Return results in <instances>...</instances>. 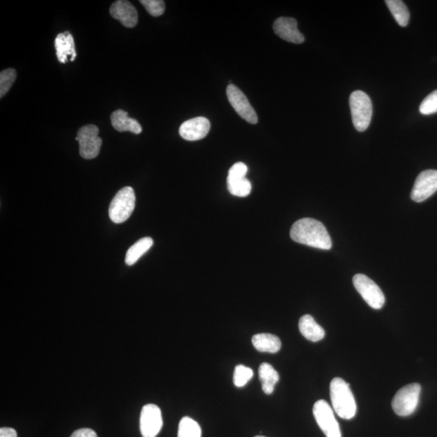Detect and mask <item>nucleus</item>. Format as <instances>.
Listing matches in <instances>:
<instances>
[{"instance_id": "nucleus-4", "label": "nucleus", "mask_w": 437, "mask_h": 437, "mask_svg": "<svg viewBox=\"0 0 437 437\" xmlns=\"http://www.w3.org/2000/svg\"><path fill=\"white\" fill-rule=\"evenodd\" d=\"M134 207H136V194L133 188L124 187L112 199L109 208L110 218L113 223H124L131 217Z\"/></svg>"}, {"instance_id": "nucleus-2", "label": "nucleus", "mask_w": 437, "mask_h": 437, "mask_svg": "<svg viewBox=\"0 0 437 437\" xmlns=\"http://www.w3.org/2000/svg\"><path fill=\"white\" fill-rule=\"evenodd\" d=\"M331 399L334 411L340 418L352 419L356 414V403L350 385L339 377L331 382Z\"/></svg>"}, {"instance_id": "nucleus-7", "label": "nucleus", "mask_w": 437, "mask_h": 437, "mask_svg": "<svg viewBox=\"0 0 437 437\" xmlns=\"http://www.w3.org/2000/svg\"><path fill=\"white\" fill-rule=\"evenodd\" d=\"M99 129L95 125L81 127L75 139L80 144V155L86 160L94 159L99 155L102 139L99 136Z\"/></svg>"}, {"instance_id": "nucleus-25", "label": "nucleus", "mask_w": 437, "mask_h": 437, "mask_svg": "<svg viewBox=\"0 0 437 437\" xmlns=\"http://www.w3.org/2000/svg\"><path fill=\"white\" fill-rule=\"evenodd\" d=\"M253 376V370L243 365L236 366L234 374V383L236 387L245 386Z\"/></svg>"}, {"instance_id": "nucleus-30", "label": "nucleus", "mask_w": 437, "mask_h": 437, "mask_svg": "<svg viewBox=\"0 0 437 437\" xmlns=\"http://www.w3.org/2000/svg\"><path fill=\"white\" fill-rule=\"evenodd\" d=\"M0 437H18V433L12 428H1L0 429Z\"/></svg>"}, {"instance_id": "nucleus-17", "label": "nucleus", "mask_w": 437, "mask_h": 437, "mask_svg": "<svg viewBox=\"0 0 437 437\" xmlns=\"http://www.w3.org/2000/svg\"><path fill=\"white\" fill-rule=\"evenodd\" d=\"M299 330L302 336L311 342L320 341L325 337V331L316 322L311 315H306L300 317Z\"/></svg>"}, {"instance_id": "nucleus-10", "label": "nucleus", "mask_w": 437, "mask_h": 437, "mask_svg": "<svg viewBox=\"0 0 437 437\" xmlns=\"http://www.w3.org/2000/svg\"><path fill=\"white\" fill-rule=\"evenodd\" d=\"M437 191V170H429L420 172L415 180L411 198L414 202L421 203Z\"/></svg>"}, {"instance_id": "nucleus-6", "label": "nucleus", "mask_w": 437, "mask_h": 437, "mask_svg": "<svg viewBox=\"0 0 437 437\" xmlns=\"http://www.w3.org/2000/svg\"><path fill=\"white\" fill-rule=\"evenodd\" d=\"M353 284L366 303L372 309L380 310L384 305L386 298L379 286L362 274H355Z\"/></svg>"}, {"instance_id": "nucleus-26", "label": "nucleus", "mask_w": 437, "mask_h": 437, "mask_svg": "<svg viewBox=\"0 0 437 437\" xmlns=\"http://www.w3.org/2000/svg\"><path fill=\"white\" fill-rule=\"evenodd\" d=\"M419 112L424 115L437 113V90L430 94L419 106Z\"/></svg>"}, {"instance_id": "nucleus-29", "label": "nucleus", "mask_w": 437, "mask_h": 437, "mask_svg": "<svg viewBox=\"0 0 437 437\" xmlns=\"http://www.w3.org/2000/svg\"><path fill=\"white\" fill-rule=\"evenodd\" d=\"M71 437H99L94 430L90 429H81L74 431Z\"/></svg>"}, {"instance_id": "nucleus-18", "label": "nucleus", "mask_w": 437, "mask_h": 437, "mask_svg": "<svg viewBox=\"0 0 437 437\" xmlns=\"http://www.w3.org/2000/svg\"><path fill=\"white\" fill-rule=\"evenodd\" d=\"M253 347L261 353H277L281 348L279 338L272 334H258L252 338Z\"/></svg>"}, {"instance_id": "nucleus-13", "label": "nucleus", "mask_w": 437, "mask_h": 437, "mask_svg": "<svg viewBox=\"0 0 437 437\" xmlns=\"http://www.w3.org/2000/svg\"><path fill=\"white\" fill-rule=\"evenodd\" d=\"M274 32L280 39L294 44H301L305 37L298 28V21L291 18H279L273 25Z\"/></svg>"}, {"instance_id": "nucleus-21", "label": "nucleus", "mask_w": 437, "mask_h": 437, "mask_svg": "<svg viewBox=\"0 0 437 437\" xmlns=\"http://www.w3.org/2000/svg\"><path fill=\"white\" fill-rule=\"evenodd\" d=\"M386 4L397 23L402 27H406L410 20V13L406 4L401 0H386Z\"/></svg>"}, {"instance_id": "nucleus-23", "label": "nucleus", "mask_w": 437, "mask_h": 437, "mask_svg": "<svg viewBox=\"0 0 437 437\" xmlns=\"http://www.w3.org/2000/svg\"><path fill=\"white\" fill-rule=\"evenodd\" d=\"M227 184H228V190L230 194L237 197H246L249 196L252 190L251 183L246 177L227 180Z\"/></svg>"}, {"instance_id": "nucleus-9", "label": "nucleus", "mask_w": 437, "mask_h": 437, "mask_svg": "<svg viewBox=\"0 0 437 437\" xmlns=\"http://www.w3.org/2000/svg\"><path fill=\"white\" fill-rule=\"evenodd\" d=\"M139 424L143 437L158 436L163 426L160 407L155 404L145 405L140 414Z\"/></svg>"}, {"instance_id": "nucleus-14", "label": "nucleus", "mask_w": 437, "mask_h": 437, "mask_svg": "<svg viewBox=\"0 0 437 437\" xmlns=\"http://www.w3.org/2000/svg\"><path fill=\"white\" fill-rule=\"evenodd\" d=\"M110 13L113 18L120 20L127 28H134L138 23L137 10L126 0H118L113 3Z\"/></svg>"}, {"instance_id": "nucleus-27", "label": "nucleus", "mask_w": 437, "mask_h": 437, "mask_svg": "<svg viewBox=\"0 0 437 437\" xmlns=\"http://www.w3.org/2000/svg\"><path fill=\"white\" fill-rule=\"evenodd\" d=\"M140 4L153 16H160L165 13V4L163 0H141Z\"/></svg>"}, {"instance_id": "nucleus-31", "label": "nucleus", "mask_w": 437, "mask_h": 437, "mask_svg": "<svg viewBox=\"0 0 437 437\" xmlns=\"http://www.w3.org/2000/svg\"><path fill=\"white\" fill-rule=\"evenodd\" d=\"M255 437H266V436H257Z\"/></svg>"}, {"instance_id": "nucleus-12", "label": "nucleus", "mask_w": 437, "mask_h": 437, "mask_svg": "<svg viewBox=\"0 0 437 437\" xmlns=\"http://www.w3.org/2000/svg\"><path fill=\"white\" fill-rule=\"evenodd\" d=\"M210 123L208 118L197 117L182 124L179 128L180 136L188 141H196L208 136Z\"/></svg>"}, {"instance_id": "nucleus-19", "label": "nucleus", "mask_w": 437, "mask_h": 437, "mask_svg": "<svg viewBox=\"0 0 437 437\" xmlns=\"http://www.w3.org/2000/svg\"><path fill=\"white\" fill-rule=\"evenodd\" d=\"M258 375L263 392L266 395H272L274 390V386L277 384L279 380L278 372L273 368L272 365L262 363L259 366Z\"/></svg>"}, {"instance_id": "nucleus-11", "label": "nucleus", "mask_w": 437, "mask_h": 437, "mask_svg": "<svg viewBox=\"0 0 437 437\" xmlns=\"http://www.w3.org/2000/svg\"><path fill=\"white\" fill-rule=\"evenodd\" d=\"M229 103L243 118L251 124L258 122L257 113L251 106L249 100L242 91L234 84H229L226 90Z\"/></svg>"}, {"instance_id": "nucleus-1", "label": "nucleus", "mask_w": 437, "mask_h": 437, "mask_svg": "<svg viewBox=\"0 0 437 437\" xmlns=\"http://www.w3.org/2000/svg\"><path fill=\"white\" fill-rule=\"evenodd\" d=\"M291 239L296 242L320 250H331L332 241L326 227L320 221L304 218L296 221L290 231Z\"/></svg>"}, {"instance_id": "nucleus-24", "label": "nucleus", "mask_w": 437, "mask_h": 437, "mask_svg": "<svg viewBox=\"0 0 437 437\" xmlns=\"http://www.w3.org/2000/svg\"><path fill=\"white\" fill-rule=\"evenodd\" d=\"M16 78V71L13 68L4 70L0 73V97H3L7 94L8 91L12 87Z\"/></svg>"}, {"instance_id": "nucleus-5", "label": "nucleus", "mask_w": 437, "mask_h": 437, "mask_svg": "<svg viewBox=\"0 0 437 437\" xmlns=\"http://www.w3.org/2000/svg\"><path fill=\"white\" fill-rule=\"evenodd\" d=\"M421 386L412 383L399 390L392 401V407L399 417H408L413 414L418 407Z\"/></svg>"}, {"instance_id": "nucleus-22", "label": "nucleus", "mask_w": 437, "mask_h": 437, "mask_svg": "<svg viewBox=\"0 0 437 437\" xmlns=\"http://www.w3.org/2000/svg\"><path fill=\"white\" fill-rule=\"evenodd\" d=\"M201 426L190 417H183L178 426L177 437H201Z\"/></svg>"}, {"instance_id": "nucleus-15", "label": "nucleus", "mask_w": 437, "mask_h": 437, "mask_svg": "<svg viewBox=\"0 0 437 437\" xmlns=\"http://www.w3.org/2000/svg\"><path fill=\"white\" fill-rule=\"evenodd\" d=\"M55 46L58 61L61 63L68 62L69 56H71V59H70L71 62H73L75 58H77L74 39L69 32L67 31L59 34L56 39Z\"/></svg>"}, {"instance_id": "nucleus-20", "label": "nucleus", "mask_w": 437, "mask_h": 437, "mask_svg": "<svg viewBox=\"0 0 437 437\" xmlns=\"http://www.w3.org/2000/svg\"><path fill=\"white\" fill-rule=\"evenodd\" d=\"M153 246V240L151 237H144L129 248L127 252L125 262L127 265L132 266L144 253H147Z\"/></svg>"}, {"instance_id": "nucleus-28", "label": "nucleus", "mask_w": 437, "mask_h": 437, "mask_svg": "<svg viewBox=\"0 0 437 437\" xmlns=\"http://www.w3.org/2000/svg\"><path fill=\"white\" fill-rule=\"evenodd\" d=\"M247 172V166L244 163H242V162H239V163H236L231 167L227 180H234L239 179V178H244L246 177Z\"/></svg>"}, {"instance_id": "nucleus-3", "label": "nucleus", "mask_w": 437, "mask_h": 437, "mask_svg": "<svg viewBox=\"0 0 437 437\" xmlns=\"http://www.w3.org/2000/svg\"><path fill=\"white\" fill-rule=\"evenodd\" d=\"M349 103L355 128L360 132L366 131L372 115L370 97L362 91H355L350 96Z\"/></svg>"}, {"instance_id": "nucleus-8", "label": "nucleus", "mask_w": 437, "mask_h": 437, "mask_svg": "<svg viewBox=\"0 0 437 437\" xmlns=\"http://www.w3.org/2000/svg\"><path fill=\"white\" fill-rule=\"evenodd\" d=\"M318 426L327 437H342L341 430L330 405L325 400H318L312 408Z\"/></svg>"}, {"instance_id": "nucleus-16", "label": "nucleus", "mask_w": 437, "mask_h": 437, "mask_svg": "<svg viewBox=\"0 0 437 437\" xmlns=\"http://www.w3.org/2000/svg\"><path fill=\"white\" fill-rule=\"evenodd\" d=\"M111 123L118 132H129L137 134L142 132V127L138 121L129 118L128 113L122 110H118L112 113Z\"/></svg>"}]
</instances>
